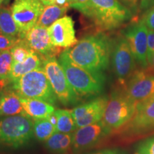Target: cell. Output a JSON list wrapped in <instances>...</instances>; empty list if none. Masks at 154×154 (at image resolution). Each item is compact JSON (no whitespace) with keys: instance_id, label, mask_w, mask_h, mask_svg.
<instances>
[{"instance_id":"7402d4cb","label":"cell","mask_w":154,"mask_h":154,"mask_svg":"<svg viewBox=\"0 0 154 154\" xmlns=\"http://www.w3.org/2000/svg\"><path fill=\"white\" fill-rule=\"evenodd\" d=\"M0 34L17 37L19 36V29L9 8L0 7Z\"/></svg>"},{"instance_id":"6da1fadb","label":"cell","mask_w":154,"mask_h":154,"mask_svg":"<svg viewBox=\"0 0 154 154\" xmlns=\"http://www.w3.org/2000/svg\"><path fill=\"white\" fill-rule=\"evenodd\" d=\"M111 51L110 39L102 33L85 36L72 49H66L76 64L95 73H103L108 68Z\"/></svg>"},{"instance_id":"4316f807","label":"cell","mask_w":154,"mask_h":154,"mask_svg":"<svg viewBox=\"0 0 154 154\" xmlns=\"http://www.w3.org/2000/svg\"><path fill=\"white\" fill-rule=\"evenodd\" d=\"M22 38L17 36H10L0 34V51L11 49L19 43Z\"/></svg>"},{"instance_id":"60d3db41","label":"cell","mask_w":154,"mask_h":154,"mask_svg":"<svg viewBox=\"0 0 154 154\" xmlns=\"http://www.w3.org/2000/svg\"><path fill=\"white\" fill-rule=\"evenodd\" d=\"M136 154H139V153H136Z\"/></svg>"},{"instance_id":"ffe728a7","label":"cell","mask_w":154,"mask_h":154,"mask_svg":"<svg viewBox=\"0 0 154 154\" xmlns=\"http://www.w3.org/2000/svg\"><path fill=\"white\" fill-rule=\"evenodd\" d=\"M45 146L54 154H65L72 146V134L55 132L46 140Z\"/></svg>"},{"instance_id":"277c9868","label":"cell","mask_w":154,"mask_h":154,"mask_svg":"<svg viewBox=\"0 0 154 154\" xmlns=\"http://www.w3.org/2000/svg\"><path fill=\"white\" fill-rule=\"evenodd\" d=\"M12 88L21 98L41 100L54 106L57 103V98L42 66L12 82Z\"/></svg>"},{"instance_id":"83f0119b","label":"cell","mask_w":154,"mask_h":154,"mask_svg":"<svg viewBox=\"0 0 154 154\" xmlns=\"http://www.w3.org/2000/svg\"><path fill=\"white\" fill-rule=\"evenodd\" d=\"M137 150L139 154H154V136L142 141Z\"/></svg>"},{"instance_id":"f35d334b","label":"cell","mask_w":154,"mask_h":154,"mask_svg":"<svg viewBox=\"0 0 154 154\" xmlns=\"http://www.w3.org/2000/svg\"><path fill=\"white\" fill-rule=\"evenodd\" d=\"M4 2V0H0V5H2V3Z\"/></svg>"},{"instance_id":"8d00e7d4","label":"cell","mask_w":154,"mask_h":154,"mask_svg":"<svg viewBox=\"0 0 154 154\" xmlns=\"http://www.w3.org/2000/svg\"><path fill=\"white\" fill-rule=\"evenodd\" d=\"M38 1L41 2L44 6L54 5V0H38Z\"/></svg>"},{"instance_id":"4dcf8cb0","label":"cell","mask_w":154,"mask_h":154,"mask_svg":"<svg viewBox=\"0 0 154 154\" xmlns=\"http://www.w3.org/2000/svg\"><path fill=\"white\" fill-rule=\"evenodd\" d=\"M154 55V31L149 30L148 34V59L150 63L151 57Z\"/></svg>"},{"instance_id":"7c38bea8","label":"cell","mask_w":154,"mask_h":154,"mask_svg":"<svg viewBox=\"0 0 154 154\" xmlns=\"http://www.w3.org/2000/svg\"><path fill=\"white\" fill-rule=\"evenodd\" d=\"M24 39L31 49L44 59L54 57L61 50L51 43L48 29L38 25L26 32Z\"/></svg>"},{"instance_id":"ab89813d","label":"cell","mask_w":154,"mask_h":154,"mask_svg":"<svg viewBox=\"0 0 154 154\" xmlns=\"http://www.w3.org/2000/svg\"><path fill=\"white\" fill-rule=\"evenodd\" d=\"M1 95H2V92H1V91H0V96H1Z\"/></svg>"},{"instance_id":"d590c367","label":"cell","mask_w":154,"mask_h":154,"mask_svg":"<svg viewBox=\"0 0 154 154\" xmlns=\"http://www.w3.org/2000/svg\"><path fill=\"white\" fill-rule=\"evenodd\" d=\"M49 120L50 121V122L54 126H57V115H56L55 112H54L53 113H51V115L48 117Z\"/></svg>"},{"instance_id":"d6a6232c","label":"cell","mask_w":154,"mask_h":154,"mask_svg":"<svg viewBox=\"0 0 154 154\" xmlns=\"http://www.w3.org/2000/svg\"><path fill=\"white\" fill-rule=\"evenodd\" d=\"M154 6V0H140V7L141 9H149Z\"/></svg>"},{"instance_id":"cb8c5ba5","label":"cell","mask_w":154,"mask_h":154,"mask_svg":"<svg viewBox=\"0 0 154 154\" xmlns=\"http://www.w3.org/2000/svg\"><path fill=\"white\" fill-rule=\"evenodd\" d=\"M55 132L56 126L50 122L48 118L34 121V135L38 140L46 141Z\"/></svg>"},{"instance_id":"5bb4252c","label":"cell","mask_w":154,"mask_h":154,"mask_svg":"<svg viewBox=\"0 0 154 154\" xmlns=\"http://www.w3.org/2000/svg\"><path fill=\"white\" fill-rule=\"evenodd\" d=\"M51 42L59 48H70L79 41L76 37L74 22L70 17H63L48 28Z\"/></svg>"},{"instance_id":"8992f818","label":"cell","mask_w":154,"mask_h":154,"mask_svg":"<svg viewBox=\"0 0 154 154\" xmlns=\"http://www.w3.org/2000/svg\"><path fill=\"white\" fill-rule=\"evenodd\" d=\"M34 136V122L29 117L17 115L0 119V146L18 149Z\"/></svg>"},{"instance_id":"484cf974","label":"cell","mask_w":154,"mask_h":154,"mask_svg":"<svg viewBox=\"0 0 154 154\" xmlns=\"http://www.w3.org/2000/svg\"><path fill=\"white\" fill-rule=\"evenodd\" d=\"M32 51V49L27 45L24 38H22L19 43L11 49L13 63H21L24 61Z\"/></svg>"},{"instance_id":"30bf717a","label":"cell","mask_w":154,"mask_h":154,"mask_svg":"<svg viewBox=\"0 0 154 154\" xmlns=\"http://www.w3.org/2000/svg\"><path fill=\"white\" fill-rule=\"evenodd\" d=\"M148 34L149 29L142 21L129 26L124 32V36L129 44L135 59L143 68L149 65Z\"/></svg>"},{"instance_id":"f546056e","label":"cell","mask_w":154,"mask_h":154,"mask_svg":"<svg viewBox=\"0 0 154 154\" xmlns=\"http://www.w3.org/2000/svg\"><path fill=\"white\" fill-rule=\"evenodd\" d=\"M70 7L77 9L83 14L88 7L90 0H70Z\"/></svg>"},{"instance_id":"603a6c76","label":"cell","mask_w":154,"mask_h":154,"mask_svg":"<svg viewBox=\"0 0 154 154\" xmlns=\"http://www.w3.org/2000/svg\"><path fill=\"white\" fill-rule=\"evenodd\" d=\"M54 112L57 117L56 132L72 134L77 129L72 111L66 109H57L55 110Z\"/></svg>"},{"instance_id":"5b68a950","label":"cell","mask_w":154,"mask_h":154,"mask_svg":"<svg viewBox=\"0 0 154 154\" xmlns=\"http://www.w3.org/2000/svg\"><path fill=\"white\" fill-rule=\"evenodd\" d=\"M138 103L126 91H114L109 99L101 119L107 134L128 124L133 118Z\"/></svg>"},{"instance_id":"1f68e13d","label":"cell","mask_w":154,"mask_h":154,"mask_svg":"<svg viewBox=\"0 0 154 154\" xmlns=\"http://www.w3.org/2000/svg\"><path fill=\"white\" fill-rule=\"evenodd\" d=\"M124 6L129 9L131 12L135 13L138 7V0H119Z\"/></svg>"},{"instance_id":"2e32d148","label":"cell","mask_w":154,"mask_h":154,"mask_svg":"<svg viewBox=\"0 0 154 154\" xmlns=\"http://www.w3.org/2000/svg\"><path fill=\"white\" fill-rule=\"evenodd\" d=\"M126 126L128 130L134 133L153 128L154 97L138 103L134 116Z\"/></svg>"},{"instance_id":"e575fe53","label":"cell","mask_w":154,"mask_h":154,"mask_svg":"<svg viewBox=\"0 0 154 154\" xmlns=\"http://www.w3.org/2000/svg\"><path fill=\"white\" fill-rule=\"evenodd\" d=\"M91 154H119V151L116 149H106Z\"/></svg>"},{"instance_id":"3957f363","label":"cell","mask_w":154,"mask_h":154,"mask_svg":"<svg viewBox=\"0 0 154 154\" xmlns=\"http://www.w3.org/2000/svg\"><path fill=\"white\" fill-rule=\"evenodd\" d=\"M102 31L119 27L132 17V12L119 0H90L83 13Z\"/></svg>"},{"instance_id":"74e56055","label":"cell","mask_w":154,"mask_h":154,"mask_svg":"<svg viewBox=\"0 0 154 154\" xmlns=\"http://www.w3.org/2000/svg\"><path fill=\"white\" fill-rule=\"evenodd\" d=\"M149 65H151V66L153 67V69H154V55L153 57H151V60H150V63H149Z\"/></svg>"},{"instance_id":"52a82bcc","label":"cell","mask_w":154,"mask_h":154,"mask_svg":"<svg viewBox=\"0 0 154 154\" xmlns=\"http://www.w3.org/2000/svg\"><path fill=\"white\" fill-rule=\"evenodd\" d=\"M42 67L57 99L64 106L76 104L79 96L69 83L59 61L55 57L47 58L43 60Z\"/></svg>"},{"instance_id":"836d02e7","label":"cell","mask_w":154,"mask_h":154,"mask_svg":"<svg viewBox=\"0 0 154 154\" xmlns=\"http://www.w3.org/2000/svg\"><path fill=\"white\" fill-rule=\"evenodd\" d=\"M54 4L58 6L63 7H70V0H54Z\"/></svg>"},{"instance_id":"4fadbf2b","label":"cell","mask_w":154,"mask_h":154,"mask_svg":"<svg viewBox=\"0 0 154 154\" xmlns=\"http://www.w3.org/2000/svg\"><path fill=\"white\" fill-rule=\"evenodd\" d=\"M125 91L137 103L154 97V76L135 72L128 79Z\"/></svg>"},{"instance_id":"d6986e66","label":"cell","mask_w":154,"mask_h":154,"mask_svg":"<svg viewBox=\"0 0 154 154\" xmlns=\"http://www.w3.org/2000/svg\"><path fill=\"white\" fill-rule=\"evenodd\" d=\"M26 116L23 109L21 97L15 91H9L0 96V116Z\"/></svg>"},{"instance_id":"44dd1931","label":"cell","mask_w":154,"mask_h":154,"mask_svg":"<svg viewBox=\"0 0 154 154\" xmlns=\"http://www.w3.org/2000/svg\"><path fill=\"white\" fill-rule=\"evenodd\" d=\"M69 8L58 6L57 5H51L45 6L42 14L38 19L36 25L43 26L44 28H49L56 21L61 18Z\"/></svg>"},{"instance_id":"8fae6325","label":"cell","mask_w":154,"mask_h":154,"mask_svg":"<svg viewBox=\"0 0 154 154\" xmlns=\"http://www.w3.org/2000/svg\"><path fill=\"white\" fill-rule=\"evenodd\" d=\"M107 97L96 98L88 103L75 107L72 111L77 128L101 121L108 102Z\"/></svg>"},{"instance_id":"ac0fdd59","label":"cell","mask_w":154,"mask_h":154,"mask_svg":"<svg viewBox=\"0 0 154 154\" xmlns=\"http://www.w3.org/2000/svg\"><path fill=\"white\" fill-rule=\"evenodd\" d=\"M43 60L37 53L32 50L30 54L21 63H13L9 82H14L24 75L42 66Z\"/></svg>"},{"instance_id":"ba28073f","label":"cell","mask_w":154,"mask_h":154,"mask_svg":"<svg viewBox=\"0 0 154 154\" xmlns=\"http://www.w3.org/2000/svg\"><path fill=\"white\" fill-rule=\"evenodd\" d=\"M44 7L38 0H14L11 10L19 29V38H24L26 32L35 26Z\"/></svg>"},{"instance_id":"9a60e30c","label":"cell","mask_w":154,"mask_h":154,"mask_svg":"<svg viewBox=\"0 0 154 154\" xmlns=\"http://www.w3.org/2000/svg\"><path fill=\"white\" fill-rule=\"evenodd\" d=\"M107 134L101 121L78 128L72 134V147L75 153L89 149Z\"/></svg>"},{"instance_id":"e0dca14e","label":"cell","mask_w":154,"mask_h":154,"mask_svg":"<svg viewBox=\"0 0 154 154\" xmlns=\"http://www.w3.org/2000/svg\"><path fill=\"white\" fill-rule=\"evenodd\" d=\"M26 115L33 120L47 119L55 111L54 106L38 99L21 98Z\"/></svg>"},{"instance_id":"9c48e42d","label":"cell","mask_w":154,"mask_h":154,"mask_svg":"<svg viewBox=\"0 0 154 154\" xmlns=\"http://www.w3.org/2000/svg\"><path fill=\"white\" fill-rule=\"evenodd\" d=\"M111 62L113 72L119 82L124 84L136 69V59L124 36H120L112 46Z\"/></svg>"},{"instance_id":"f1b7e54d","label":"cell","mask_w":154,"mask_h":154,"mask_svg":"<svg viewBox=\"0 0 154 154\" xmlns=\"http://www.w3.org/2000/svg\"><path fill=\"white\" fill-rule=\"evenodd\" d=\"M142 22L144 23L149 30L154 31V6L143 17Z\"/></svg>"},{"instance_id":"7a4b0ae2","label":"cell","mask_w":154,"mask_h":154,"mask_svg":"<svg viewBox=\"0 0 154 154\" xmlns=\"http://www.w3.org/2000/svg\"><path fill=\"white\" fill-rule=\"evenodd\" d=\"M59 61L69 83L79 96L97 95L103 91L106 81L103 73L90 72L76 64L69 58L66 50L61 54Z\"/></svg>"},{"instance_id":"d4e9b609","label":"cell","mask_w":154,"mask_h":154,"mask_svg":"<svg viewBox=\"0 0 154 154\" xmlns=\"http://www.w3.org/2000/svg\"><path fill=\"white\" fill-rule=\"evenodd\" d=\"M12 65L13 58L11 49L0 51V82L2 84L9 82Z\"/></svg>"}]
</instances>
